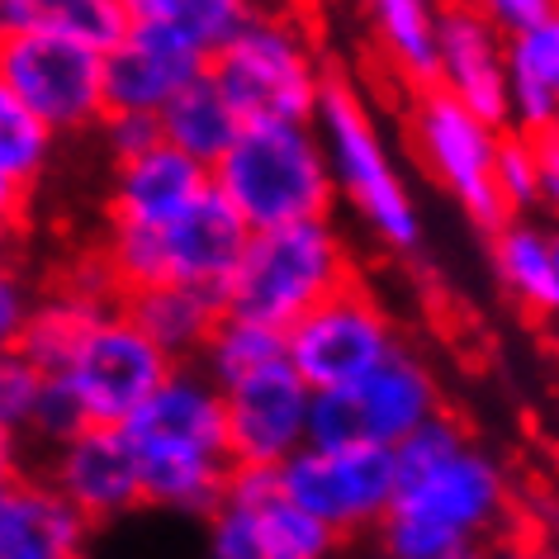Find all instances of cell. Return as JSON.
<instances>
[{"label":"cell","mask_w":559,"mask_h":559,"mask_svg":"<svg viewBox=\"0 0 559 559\" xmlns=\"http://www.w3.org/2000/svg\"><path fill=\"white\" fill-rule=\"evenodd\" d=\"M488 555L493 559H559V550L531 545V540H498V545H488Z\"/></svg>","instance_id":"74e56055"},{"label":"cell","mask_w":559,"mask_h":559,"mask_svg":"<svg viewBox=\"0 0 559 559\" xmlns=\"http://www.w3.org/2000/svg\"><path fill=\"white\" fill-rule=\"evenodd\" d=\"M123 309L133 313V323L143 328L176 366H200L218 323L228 318L223 295H214V289H194V285L138 289V295L123 299Z\"/></svg>","instance_id":"ffe728a7"},{"label":"cell","mask_w":559,"mask_h":559,"mask_svg":"<svg viewBox=\"0 0 559 559\" xmlns=\"http://www.w3.org/2000/svg\"><path fill=\"white\" fill-rule=\"evenodd\" d=\"M508 129L479 119L474 109L451 100L437 86H423L413 95L408 109V143L423 171L479 223V228L498 233L508 223V204L498 194V152Z\"/></svg>","instance_id":"9c48e42d"},{"label":"cell","mask_w":559,"mask_h":559,"mask_svg":"<svg viewBox=\"0 0 559 559\" xmlns=\"http://www.w3.org/2000/svg\"><path fill=\"white\" fill-rule=\"evenodd\" d=\"M34 313H38V295L29 289V280L20 271H5V280H0V337H5V352L24 337Z\"/></svg>","instance_id":"d590c367"},{"label":"cell","mask_w":559,"mask_h":559,"mask_svg":"<svg viewBox=\"0 0 559 559\" xmlns=\"http://www.w3.org/2000/svg\"><path fill=\"white\" fill-rule=\"evenodd\" d=\"M389 67L417 91L437 81V29L445 0H366Z\"/></svg>","instance_id":"4316f807"},{"label":"cell","mask_w":559,"mask_h":559,"mask_svg":"<svg viewBox=\"0 0 559 559\" xmlns=\"http://www.w3.org/2000/svg\"><path fill=\"white\" fill-rule=\"evenodd\" d=\"M194 559H265L257 516L242 498H223V508L200 522V550Z\"/></svg>","instance_id":"1f68e13d"},{"label":"cell","mask_w":559,"mask_h":559,"mask_svg":"<svg viewBox=\"0 0 559 559\" xmlns=\"http://www.w3.org/2000/svg\"><path fill=\"white\" fill-rule=\"evenodd\" d=\"M157 123H162V143H171V147L186 152V157L204 162L209 171L228 157L233 143L247 129L242 115H237L233 100L223 95V86L214 81V72L194 76L190 86L157 115Z\"/></svg>","instance_id":"603a6c76"},{"label":"cell","mask_w":559,"mask_h":559,"mask_svg":"<svg viewBox=\"0 0 559 559\" xmlns=\"http://www.w3.org/2000/svg\"><path fill=\"white\" fill-rule=\"evenodd\" d=\"M512 58V129L526 138L559 129V15L516 34Z\"/></svg>","instance_id":"cb8c5ba5"},{"label":"cell","mask_w":559,"mask_h":559,"mask_svg":"<svg viewBox=\"0 0 559 559\" xmlns=\"http://www.w3.org/2000/svg\"><path fill=\"white\" fill-rule=\"evenodd\" d=\"M200 72H209V52L166 24L133 20L115 52H105L109 115H162Z\"/></svg>","instance_id":"e0dca14e"},{"label":"cell","mask_w":559,"mask_h":559,"mask_svg":"<svg viewBox=\"0 0 559 559\" xmlns=\"http://www.w3.org/2000/svg\"><path fill=\"white\" fill-rule=\"evenodd\" d=\"M95 526L44 469H5L0 488V559H86Z\"/></svg>","instance_id":"ac0fdd59"},{"label":"cell","mask_w":559,"mask_h":559,"mask_svg":"<svg viewBox=\"0 0 559 559\" xmlns=\"http://www.w3.org/2000/svg\"><path fill=\"white\" fill-rule=\"evenodd\" d=\"M247 247H251L247 218L223 200L218 186H209L186 214L166 223L109 218L100 265L115 280L119 304L152 285H194L223 295L233 285Z\"/></svg>","instance_id":"3957f363"},{"label":"cell","mask_w":559,"mask_h":559,"mask_svg":"<svg viewBox=\"0 0 559 559\" xmlns=\"http://www.w3.org/2000/svg\"><path fill=\"white\" fill-rule=\"evenodd\" d=\"M512 38L493 29L465 0H445L437 29V81L451 100L474 109L479 119L512 129Z\"/></svg>","instance_id":"2e32d148"},{"label":"cell","mask_w":559,"mask_h":559,"mask_svg":"<svg viewBox=\"0 0 559 559\" xmlns=\"http://www.w3.org/2000/svg\"><path fill=\"white\" fill-rule=\"evenodd\" d=\"M313 389L289 366H271L223 389L237 469H285L313 441Z\"/></svg>","instance_id":"5bb4252c"},{"label":"cell","mask_w":559,"mask_h":559,"mask_svg":"<svg viewBox=\"0 0 559 559\" xmlns=\"http://www.w3.org/2000/svg\"><path fill=\"white\" fill-rule=\"evenodd\" d=\"M115 309V299H95L86 289H62V295L38 299V313L29 318L24 337L10 346L15 356H24L29 366H38L44 374H62L72 366V356L81 352L86 332L100 323V318Z\"/></svg>","instance_id":"d4e9b609"},{"label":"cell","mask_w":559,"mask_h":559,"mask_svg":"<svg viewBox=\"0 0 559 559\" xmlns=\"http://www.w3.org/2000/svg\"><path fill=\"white\" fill-rule=\"evenodd\" d=\"M356 285V261L332 218L251 233V247L223 289L233 318L289 332L332 295Z\"/></svg>","instance_id":"5b68a950"},{"label":"cell","mask_w":559,"mask_h":559,"mask_svg":"<svg viewBox=\"0 0 559 559\" xmlns=\"http://www.w3.org/2000/svg\"><path fill=\"white\" fill-rule=\"evenodd\" d=\"M123 431L143 465L152 512L204 522L223 508L237 479V460L228 445V403L204 366H176L157 399Z\"/></svg>","instance_id":"7a4b0ae2"},{"label":"cell","mask_w":559,"mask_h":559,"mask_svg":"<svg viewBox=\"0 0 559 559\" xmlns=\"http://www.w3.org/2000/svg\"><path fill=\"white\" fill-rule=\"evenodd\" d=\"M123 10L133 20L166 24V29L186 34L194 48L209 52V62L261 15L257 0H123Z\"/></svg>","instance_id":"f1b7e54d"},{"label":"cell","mask_w":559,"mask_h":559,"mask_svg":"<svg viewBox=\"0 0 559 559\" xmlns=\"http://www.w3.org/2000/svg\"><path fill=\"white\" fill-rule=\"evenodd\" d=\"M52 152H58V133L10 95H0V200L10 214H20L34 200L38 180L52 166Z\"/></svg>","instance_id":"83f0119b"},{"label":"cell","mask_w":559,"mask_h":559,"mask_svg":"<svg viewBox=\"0 0 559 559\" xmlns=\"http://www.w3.org/2000/svg\"><path fill=\"white\" fill-rule=\"evenodd\" d=\"M214 186V171L204 162L186 157L171 143H157L152 152L115 166L109 180V218L119 223H166L200 200Z\"/></svg>","instance_id":"d6986e66"},{"label":"cell","mask_w":559,"mask_h":559,"mask_svg":"<svg viewBox=\"0 0 559 559\" xmlns=\"http://www.w3.org/2000/svg\"><path fill=\"white\" fill-rule=\"evenodd\" d=\"M313 129L328 147L342 204L356 214L360 228L384 251H399V257L423 247V209H417L413 190L403 186V171L389 157L380 123H374L370 105L360 100L352 81H337V76L328 81Z\"/></svg>","instance_id":"8992f818"},{"label":"cell","mask_w":559,"mask_h":559,"mask_svg":"<svg viewBox=\"0 0 559 559\" xmlns=\"http://www.w3.org/2000/svg\"><path fill=\"white\" fill-rule=\"evenodd\" d=\"M233 498H242L261 531V550L265 559H337L342 536L332 526H323L313 512H304L295 498H285L275 469H237V479L228 488Z\"/></svg>","instance_id":"44dd1931"},{"label":"cell","mask_w":559,"mask_h":559,"mask_svg":"<svg viewBox=\"0 0 559 559\" xmlns=\"http://www.w3.org/2000/svg\"><path fill=\"white\" fill-rule=\"evenodd\" d=\"M0 24L5 34L52 29L86 48L115 52L133 29V15L123 10V0H0Z\"/></svg>","instance_id":"484cf974"},{"label":"cell","mask_w":559,"mask_h":559,"mask_svg":"<svg viewBox=\"0 0 559 559\" xmlns=\"http://www.w3.org/2000/svg\"><path fill=\"white\" fill-rule=\"evenodd\" d=\"M209 72L247 129L251 123H318L332 81L304 29L280 15H257L228 48L214 52Z\"/></svg>","instance_id":"52a82bcc"},{"label":"cell","mask_w":559,"mask_h":559,"mask_svg":"<svg viewBox=\"0 0 559 559\" xmlns=\"http://www.w3.org/2000/svg\"><path fill=\"white\" fill-rule=\"evenodd\" d=\"M493 275L522 309L540 318H559V261H555V228L526 218H508L488 247Z\"/></svg>","instance_id":"7402d4cb"},{"label":"cell","mask_w":559,"mask_h":559,"mask_svg":"<svg viewBox=\"0 0 559 559\" xmlns=\"http://www.w3.org/2000/svg\"><path fill=\"white\" fill-rule=\"evenodd\" d=\"M44 384H48L44 370L29 366V360L15 352H5V360H0V431H5V455L20 451L24 437H29Z\"/></svg>","instance_id":"4dcf8cb0"},{"label":"cell","mask_w":559,"mask_h":559,"mask_svg":"<svg viewBox=\"0 0 559 559\" xmlns=\"http://www.w3.org/2000/svg\"><path fill=\"white\" fill-rule=\"evenodd\" d=\"M100 143L109 152V162H133L143 157V152H152L162 143V123L157 115H109L100 123Z\"/></svg>","instance_id":"836d02e7"},{"label":"cell","mask_w":559,"mask_h":559,"mask_svg":"<svg viewBox=\"0 0 559 559\" xmlns=\"http://www.w3.org/2000/svg\"><path fill=\"white\" fill-rule=\"evenodd\" d=\"M555 261H559V228H555Z\"/></svg>","instance_id":"ab89813d"},{"label":"cell","mask_w":559,"mask_h":559,"mask_svg":"<svg viewBox=\"0 0 559 559\" xmlns=\"http://www.w3.org/2000/svg\"><path fill=\"white\" fill-rule=\"evenodd\" d=\"M465 5H474L493 29H502L508 38L531 34L536 24L559 15V0H465Z\"/></svg>","instance_id":"e575fe53"},{"label":"cell","mask_w":559,"mask_h":559,"mask_svg":"<svg viewBox=\"0 0 559 559\" xmlns=\"http://www.w3.org/2000/svg\"><path fill=\"white\" fill-rule=\"evenodd\" d=\"M394 352H403L394 318L360 280L289 328V366L309 380L313 394H332V389L366 380Z\"/></svg>","instance_id":"4fadbf2b"},{"label":"cell","mask_w":559,"mask_h":559,"mask_svg":"<svg viewBox=\"0 0 559 559\" xmlns=\"http://www.w3.org/2000/svg\"><path fill=\"white\" fill-rule=\"evenodd\" d=\"M0 95L24 105L58 138L100 133L109 119L105 52L52 29H20L0 38Z\"/></svg>","instance_id":"ba28073f"},{"label":"cell","mask_w":559,"mask_h":559,"mask_svg":"<svg viewBox=\"0 0 559 559\" xmlns=\"http://www.w3.org/2000/svg\"><path fill=\"white\" fill-rule=\"evenodd\" d=\"M38 469L62 488V498L95 531L129 522L133 512L147 508L143 465H138V451L123 427H86L81 437L58 445Z\"/></svg>","instance_id":"9a60e30c"},{"label":"cell","mask_w":559,"mask_h":559,"mask_svg":"<svg viewBox=\"0 0 559 559\" xmlns=\"http://www.w3.org/2000/svg\"><path fill=\"white\" fill-rule=\"evenodd\" d=\"M536 157H540V204L559 218V129L536 138Z\"/></svg>","instance_id":"8d00e7d4"},{"label":"cell","mask_w":559,"mask_h":559,"mask_svg":"<svg viewBox=\"0 0 559 559\" xmlns=\"http://www.w3.org/2000/svg\"><path fill=\"white\" fill-rule=\"evenodd\" d=\"M275 474L285 498H295L342 540L374 536L399 498V465L384 445H304Z\"/></svg>","instance_id":"8fae6325"},{"label":"cell","mask_w":559,"mask_h":559,"mask_svg":"<svg viewBox=\"0 0 559 559\" xmlns=\"http://www.w3.org/2000/svg\"><path fill=\"white\" fill-rule=\"evenodd\" d=\"M399 498L374 531V559H465L508 540L512 484L479 441L441 413L394 451Z\"/></svg>","instance_id":"6da1fadb"},{"label":"cell","mask_w":559,"mask_h":559,"mask_svg":"<svg viewBox=\"0 0 559 559\" xmlns=\"http://www.w3.org/2000/svg\"><path fill=\"white\" fill-rule=\"evenodd\" d=\"M465 559H493V555H488V550H474V555H465Z\"/></svg>","instance_id":"f35d334b"},{"label":"cell","mask_w":559,"mask_h":559,"mask_svg":"<svg viewBox=\"0 0 559 559\" xmlns=\"http://www.w3.org/2000/svg\"><path fill=\"white\" fill-rule=\"evenodd\" d=\"M441 384L417 352H394L366 380L313 399V441L309 445H384L399 451L427 423H437Z\"/></svg>","instance_id":"30bf717a"},{"label":"cell","mask_w":559,"mask_h":559,"mask_svg":"<svg viewBox=\"0 0 559 559\" xmlns=\"http://www.w3.org/2000/svg\"><path fill=\"white\" fill-rule=\"evenodd\" d=\"M289 360V332L280 328H261V323H247V318H223L214 342L200 366L214 374L218 389H233L237 380H251V374L271 370V366H285Z\"/></svg>","instance_id":"f546056e"},{"label":"cell","mask_w":559,"mask_h":559,"mask_svg":"<svg viewBox=\"0 0 559 559\" xmlns=\"http://www.w3.org/2000/svg\"><path fill=\"white\" fill-rule=\"evenodd\" d=\"M176 374V360L133 323V313L115 304L100 323L86 332L58 380L72 384L91 427H129L138 413L157 399V389Z\"/></svg>","instance_id":"7c38bea8"},{"label":"cell","mask_w":559,"mask_h":559,"mask_svg":"<svg viewBox=\"0 0 559 559\" xmlns=\"http://www.w3.org/2000/svg\"><path fill=\"white\" fill-rule=\"evenodd\" d=\"M498 194L508 204L512 218H526L540 204V157H536V138L508 129L498 152Z\"/></svg>","instance_id":"d6a6232c"},{"label":"cell","mask_w":559,"mask_h":559,"mask_svg":"<svg viewBox=\"0 0 559 559\" xmlns=\"http://www.w3.org/2000/svg\"><path fill=\"white\" fill-rule=\"evenodd\" d=\"M214 186L251 233L318 223L337 209L328 147L313 123H251L214 166Z\"/></svg>","instance_id":"277c9868"}]
</instances>
